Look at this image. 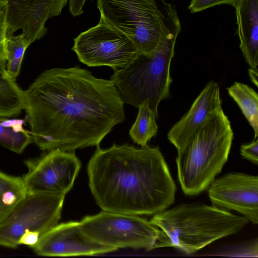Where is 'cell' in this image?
Returning a JSON list of instances; mask_svg holds the SVG:
<instances>
[{"mask_svg":"<svg viewBox=\"0 0 258 258\" xmlns=\"http://www.w3.org/2000/svg\"><path fill=\"white\" fill-rule=\"evenodd\" d=\"M24 96L33 142L41 150L97 146L125 119L123 101L112 81L79 67L44 71Z\"/></svg>","mask_w":258,"mask_h":258,"instance_id":"6da1fadb","label":"cell"},{"mask_svg":"<svg viewBox=\"0 0 258 258\" xmlns=\"http://www.w3.org/2000/svg\"><path fill=\"white\" fill-rule=\"evenodd\" d=\"M87 171L91 191L103 211L151 215L174 203L176 185L158 147L98 145Z\"/></svg>","mask_w":258,"mask_h":258,"instance_id":"7a4b0ae2","label":"cell"},{"mask_svg":"<svg viewBox=\"0 0 258 258\" xmlns=\"http://www.w3.org/2000/svg\"><path fill=\"white\" fill-rule=\"evenodd\" d=\"M150 222L160 230L155 249L174 247L191 254L239 232L249 221L216 206L194 203L165 210L155 214Z\"/></svg>","mask_w":258,"mask_h":258,"instance_id":"3957f363","label":"cell"},{"mask_svg":"<svg viewBox=\"0 0 258 258\" xmlns=\"http://www.w3.org/2000/svg\"><path fill=\"white\" fill-rule=\"evenodd\" d=\"M233 138L230 122L221 108L176 149L177 177L185 195H198L209 187L227 162Z\"/></svg>","mask_w":258,"mask_h":258,"instance_id":"277c9868","label":"cell"},{"mask_svg":"<svg viewBox=\"0 0 258 258\" xmlns=\"http://www.w3.org/2000/svg\"><path fill=\"white\" fill-rule=\"evenodd\" d=\"M100 21L120 31L140 53L153 51L170 33L181 27L174 6L165 0H97Z\"/></svg>","mask_w":258,"mask_h":258,"instance_id":"5b68a950","label":"cell"},{"mask_svg":"<svg viewBox=\"0 0 258 258\" xmlns=\"http://www.w3.org/2000/svg\"><path fill=\"white\" fill-rule=\"evenodd\" d=\"M178 28L167 35L152 52L139 53L128 64L114 71L110 80L124 103L138 108L145 101L158 117L159 103L170 95V64L174 55Z\"/></svg>","mask_w":258,"mask_h":258,"instance_id":"8992f818","label":"cell"},{"mask_svg":"<svg viewBox=\"0 0 258 258\" xmlns=\"http://www.w3.org/2000/svg\"><path fill=\"white\" fill-rule=\"evenodd\" d=\"M82 230L94 240L117 248L151 250L159 237V229L138 215L103 211L80 221Z\"/></svg>","mask_w":258,"mask_h":258,"instance_id":"52a82bcc","label":"cell"},{"mask_svg":"<svg viewBox=\"0 0 258 258\" xmlns=\"http://www.w3.org/2000/svg\"><path fill=\"white\" fill-rule=\"evenodd\" d=\"M64 197L51 193L26 192L0 223V245L15 248L26 231H35L41 236L58 224Z\"/></svg>","mask_w":258,"mask_h":258,"instance_id":"ba28073f","label":"cell"},{"mask_svg":"<svg viewBox=\"0 0 258 258\" xmlns=\"http://www.w3.org/2000/svg\"><path fill=\"white\" fill-rule=\"evenodd\" d=\"M72 50L88 67L108 66L114 71L126 66L140 53L128 37L101 21L74 39Z\"/></svg>","mask_w":258,"mask_h":258,"instance_id":"9c48e42d","label":"cell"},{"mask_svg":"<svg viewBox=\"0 0 258 258\" xmlns=\"http://www.w3.org/2000/svg\"><path fill=\"white\" fill-rule=\"evenodd\" d=\"M25 163L28 171L22 177L27 193H51L65 196L72 188L81 168L74 151L55 149Z\"/></svg>","mask_w":258,"mask_h":258,"instance_id":"30bf717a","label":"cell"},{"mask_svg":"<svg viewBox=\"0 0 258 258\" xmlns=\"http://www.w3.org/2000/svg\"><path fill=\"white\" fill-rule=\"evenodd\" d=\"M213 206L235 211L252 224L258 223V177L243 173L226 174L209 186Z\"/></svg>","mask_w":258,"mask_h":258,"instance_id":"8fae6325","label":"cell"},{"mask_svg":"<svg viewBox=\"0 0 258 258\" xmlns=\"http://www.w3.org/2000/svg\"><path fill=\"white\" fill-rule=\"evenodd\" d=\"M31 248L38 255L49 256L92 255L117 250L88 236L77 221L57 224L41 235Z\"/></svg>","mask_w":258,"mask_h":258,"instance_id":"7c38bea8","label":"cell"},{"mask_svg":"<svg viewBox=\"0 0 258 258\" xmlns=\"http://www.w3.org/2000/svg\"><path fill=\"white\" fill-rule=\"evenodd\" d=\"M8 4V37L22 30L30 45L47 31L46 21L58 16L69 0H6Z\"/></svg>","mask_w":258,"mask_h":258,"instance_id":"4fadbf2b","label":"cell"},{"mask_svg":"<svg viewBox=\"0 0 258 258\" xmlns=\"http://www.w3.org/2000/svg\"><path fill=\"white\" fill-rule=\"evenodd\" d=\"M222 108L218 84L207 83L189 110L169 130L167 138L176 149L185 144L213 112Z\"/></svg>","mask_w":258,"mask_h":258,"instance_id":"5bb4252c","label":"cell"},{"mask_svg":"<svg viewBox=\"0 0 258 258\" xmlns=\"http://www.w3.org/2000/svg\"><path fill=\"white\" fill-rule=\"evenodd\" d=\"M234 8L240 48L250 68L258 71V0H238Z\"/></svg>","mask_w":258,"mask_h":258,"instance_id":"9a60e30c","label":"cell"},{"mask_svg":"<svg viewBox=\"0 0 258 258\" xmlns=\"http://www.w3.org/2000/svg\"><path fill=\"white\" fill-rule=\"evenodd\" d=\"M24 108V91L8 73L6 65L0 63V117L17 116Z\"/></svg>","mask_w":258,"mask_h":258,"instance_id":"2e32d148","label":"cell"},{"mask_svg":"<svg viewBox=\"0 0 258 258\" xmlns=\"http://www.w3.org/2000/svg\"><path fill=\"white\" fill-rule=\"evenodd\" d=\"M22 119L0 117V144L17 153H21L33 142L30 131L25 130Z\"/></svg>","mask_w":258,"mask_h":258,"instance_id":"e0dca14e","label":"cell"},{"mask_svg":"<svg viewBox=\"0 0 258 258\" xmlns=\"http://www.w3.org/2000/svg\"><path fill=\"white\" fill-rule=\"evenodd\" d=\"M230 96L240 108L254 132V139L258 137V95L246 84L234 82L227 88Z\"/></svg>","mask_w":258,"mask_h":258,"instance_id":"ac0fdd59","label":"cell"},{"mask_svg":"<svg viewBox=\"0 0 258 258\" xmlns=\"http://www.w3.org/2000/svg\"><path fill=\"white\" fill-rule=\"evenodd\" d=\"M26 194L22 177L0 171V223L7 218Z\"/></svg>","mask_w":258,"mask_h":258,"instance_id":"d6986e66","label":"cell"},{"mask_svg":"<svg viewBox=\"0 0 258 258\" xmlns=\"http://www.w3.org/2000/svg\"><path fill=\"white\" fill-rule=\"evenodd\" d=\"M138 108V115L129 135L134 143L144 147L157 134L158 127L156 122L157 116L149 107L147 100Z\"/></svg>","mask_w":258,"mask_h":258,"instance_id":"ffe728a7","label":"cell"},{"mask_svg":"<svg viewBox=\"0 0 258 258\" xmlns=\"http://www.w3.org/2000/svg\"><path fill=\"white\" fill-rule=\"evenodd\" d=\"M29 45L21 34L8 38L7 45V70L13 77L19 75L25 52Z\"/></svg>","mask_w":258,"mask_h":258,"instance_id":"44dd1931","label":"cell"},{"mask_svg":"<svg viewBox=\"0 0 258 258\" xmlns=\"http://www.w3.org/2000/svg\"><path fill=\"white\" fill-rule=\"evenodd\" d=\"M8 4L6 0H0V63L6 65L7 45L8 40Z\"/></svg>","mask_w":258,"mask_h":258,"instance_id":"7402d4cb","label":"cell"},{"mask_svg":"<svg viewBox=\"0 0 258 258\" xmlns=\"http://www.w3.org/2000/svg\"><path fill=\"white\" fill-rule=\"evenodd\" d=\"M238 0H191L188 7L191 13L202 12L216 6L228 5L235 7Z\"/></svg>","mask_w":258,"mask_h":258,"instance_id":"603a6c76","label":"cell"},{"mask_svg":"<svg viewBox=\"0 0 258 258\" xmlns=\"http://www.w3.org/2000/svg\"><path fill=\"white\" fill-rule=\"evenodd\" d=\"M240 154L244 158L252 163L258 164V139L257 138L248 144L242 145L240 147Z\"/></svg>","mask_w":258,"mask_h":258,"instance_id":"cb8c5ba5","label":"cell"},{"mask_svg":"<svg viewBox=\"0 0 258 258\" xmlns=\"http://www.w3.org/2000/svg\"><path fill=\"white\" fill-rule=\"evenodd\" d=\"M40 236L37 232L27 231L21 236L19 244H25L32 247L37 243Z\"/></svg>","mask_w":258,"mask_h":258,"instance_id":"d4e9b609","label":"cell"},{"mask_svg":"<svg viewBox=\"0 0 258 258\" xmlns=\"http://www.w3.org/2000/svg\"><path fill=\"white\" fill-rule=\"evenodd\" d=\"M86 0H69V11L74 17L83 13V8Z\"/></svg>","mask_w":258,"mask_h":258,"instance_id":"484cf974","label":"cell"},{"mask_svg":"<svg viewBox=\"0 0 258 258\" xmlns=\"http://www.w3.org/2000/svg\"><path fill=\"white\" fill-rule=\"evenodd\" d=\"M248 74L252 82L255 85L256 87H257L258 71L252 69L251 68L248 69Z\"/></svg>","mask_w":258,"mask_h":258,"instance_id":"4316f807","label":"cell"}]
</instances>
